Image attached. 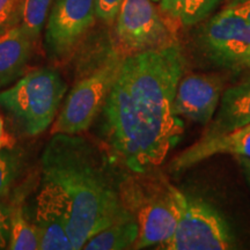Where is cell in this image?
Instances as JSON below:
<instances>
[{
  "instance_id": "obj_22",
  "label": "cell",
  "mask_w": 250,
  "mask_h": 250,
  "mask_svg": "<svg viewBox=\"0 0 250 250\" xmlns=\"http://www.w3.org/2000/svg\"><path fill=\"white\" fill-rule=\"evenodd\" d=\"M12 205L0 201V249H6L11 236Z\"/></svg>"
},
{
  "instance_id": "obj_2",
  "label": "cell",
  "mask_w": 250,
  "mask_h": 250,
  "mask_svg": "<svg viewBox=\"0 0 250 250\" xmlns=\"http://www.w3.org/2000/svg\"><path fill=\"white\" fill-rule=\"evenodd\" d=\"M42 184L66 219L73 250L130 210L86 139L52 134L41 159Z\"/></svg>"
},
{
  "instance_id": "obj_11",
  "label": "cell",
  "mask_w": 250,
  "mask_h": 250,
  "mask_svg": "<svg viewBox=\"0 0 250 250\" xmlns=\"http://www.w3.org/2000/svg\"><path fill=\"white\" fill-rule=\"evenodd\" d=\"M134 218L139 228L134 249L152 246L161 248L173 235L176 226V215L166 193L162 198H149L143 202Z\"/></svg>"
},
{
  "instance_id": "obj_20",
  "label": "cell",
  "mask_w": 250,
  "mask_h": 250,
  "mask_svg": "<svg viewBox=\"0 0 250 250\" xmlns=\"http://www.w3.org/2000/svg\"><path fill=\"white\" fill-rule=\"evenodd\" d=\"M24 0H0V35L22 22Z\"/></svg>"
},
{
  "instance_id": "obj_24",
  "label": "cell",
  "mask_w": 250,
  "mask_h": 250,
  "mask_svg": "<svg viewBox=\"0 0 250 250\" xmlns=\"http://www.w3.org/2000/svg\"><path fill=\"white\" fill-rule=\"evenodd\" d=\"M237 160H239L240 165L242 166L243 170H245V174L248 177L250 182V158H246V156H237Z\"/></svg>"
},
{
  "instance_id": "obj_1",
  "label": "cell",
  "mask_w": 250,
  "mask_h": 250,
  "mask_svg": "<svg viewBox=\"0 0 250 250\" xmlns=\"http://www.w3.org/2000/svg\"><path fill=\"white\" fill-rule=\"evenodd\" d=\"M183 70L176 43L123 58L102 110L111 148L134 173L160 166L183 132L174 112Z\"/></svg>"
},
{
  "instance_id": "obj_4",
  "label": "cell",
  "mask_w": 250,
  "mask_h": 250,
  "mask_svg": "<svg viewBox=\"0 0 250 250\" xmlns=\"http://www.w3.org/2000/svg\"><path fill=\"white\" fill-rule=\"evenodd\" d=\"M176 215L173 235L161 249L167 250H227L235 248L229 225L213 206L190 196L173 186L166 190Z\"/></svg>"
},
{
  "instance_id": "obj_16",
  "label": "cell",
  "mask_w": 250,
  "mask_h": 250,
  "mask_svg": "<svg viewBox=\"0 0 250 250\" xmlns=\"http://www.w3.org/2000/svg\"><path fill=\"white\" fill-rule=\"evenodd\" d=\"M221 0H160L161 13L169 20L189 27L210 15Z\"/></svg>"
},
{
  "instance_id": "obj_23",
  "label": "cell",
  "mask_w": 250,
  "mask_h": 250,
  "mask_svg": "<svg viewBox=\"0 0 250 250\" xmlns=\"http://www.w3.org/2000/svg\"><path fill=\"white\" fill-rule=\"evenodd\" d=\"M15 139L5 129V123L2 117L0 116V151L5 148H13Z\"/></svg>"
},
{
  "instance_id": "obj_21",
  "label": "cell",
  "mask_w": 250,
  "mask_h": 250,
  "mask_svg": "<svg viewBox=\"0 0 250 250\" xmlns=\"http://www.w3.org/2000/svg\"><path fill=\"white\" fill-rule=\"evenodd\" d=\"M123 0H95L96 18L108 26L114 24Z\"/></svg>"
},
{
  "instance_id": "obj_17",
  "label": "cell",
  "mask_w": 250,
  "mask_h": 250,
  "mask_svg": "<svg viewBox=\"0 0 250 250\" xmlns=\"http://www.w3.org/2000/svg\"><path fill=\"white\" fill-rule=\"evenodd\" d=\"M7 248L11 250L40 249V240L35 225L28 220L22 205L19 203L12 205L11 236Z\"/></svg>"
},
{
  "instance_id": "obj_19",
  "label": "cell",
  "mask_w": 250,
  "mask_h": 250,
  "mask_svg": "<svg viewBox=\"0 0 250 250\" xmlns=\"http://www.w3.org/2000/svg\"><path fill=\"white\" fill-rule=\"evenodd\" d=\"M21 167V159L13 148L0 151V201L11 191L12 187L18 179Z\"/></svg>"
},
{
  "instance_id": "obj_12",
  "label": "cell",
  "mask_w": 250,
  "mask_h": 250,
  "mask_svg": "<svg viewBox=\"0 0 250 250\" xmlns=\"http://www.w3.org/2000/svg\"><path fill=\"white\" fill-rule=\"evenodd\" d=\"M36 43L22 23L0 35V88L23 76Z\"/></svg>"
},
{
  "instance_id": "obj_7",
  "label": "cell",
  "mask_w": 250,
  "mask_h": 250,
  "mask_svg": "<svg viewBox=\"0 0 250 250\" xmlns=\"http://www.w3.org/2000/svg\"><path fill=\"white\" fill-rule=\"evenodd\" d=\"M208 56L225 66L245 65L250 55V0H232L203 30Z\"/></svg>"
},
{
  "instance_id": "obj_9",
  "label": "cell",
  "mask_w": 250,
  "mask_h": 250,
  "mask_svg": "<svg viewBox=\"0 0 250 250\" xmlns=\"http://www.w3.org/2000/svg\"><path fill=\"white\" fill-rule=\"evenodd\" d=\"M223 95V81L217 74H189L181 78L174 99V112L196 123L213 118Z\"/></svg>"
},
{
  "instance_id": "obj_8",
  "label": "cell",
  "mask_w": 250,
  "mask_h": 250,
  "mask_svg": "<svg viewBox=\"0 0 250 250\" xmlns=\"http://www.w3.org/2000/svg\"><path fill=\"white\" fill-rule=\"evenodd\" d=\"M95 18V0H55L46 18L44 35L50 61L64 64L73 57Z\"/></svg>"
},
{
  "instance_id": "obj_25",
  "label": "cell",
  "mask_w": 250,
  "mask_h": 250,
  "mask_svg": "<svg viewBox=\"0 0 250 250\" xmlns=\"http://www.w3.org/2000/svg\"><path fill=\"white\" fill-rule=\"evenodd\" d=\"M245 65L246 66H248V67H250V55L248 56V58L246 59V62H245Z\"/></svg>"
},
{
  "instance_id": "obj_3",
  "label": "cell",
  "mask_w": 250,
  "mask_h": 250,
  "mask_svg": "<svg viewBox=\"0 0 250 250\" xmlns=\"http://www.w3.org/2000/svg\"><path fill=\"white\" fill-rule=\"evenodd\" d=\"M66 90L58 71L35 68L0 92V108L21 134L36 137L54 124Z\"/></svg>"
},
{
  "instance_id": "obj_10",
  "label": "cell",
  "mask_w": 250,
  "mask_h": 250,
  "mask_svg": "<svg viewBox=\"0 0 250 250\" xmlns=\"http://www.w3.org/2000/svg\"><path fill=\"white\" fill-rule=\"evenodd\" d=\"M217 154L250 158V124L232 132L208 139H199L171 162V171L179 173Z\"/></svg>"
},
{
  "instance_id": "obj_6",
  "label": "cell",
  "mask_w": 250,
  "mask_h": 250,
  "mask_svg": "<svg viewBox=\"0 0 250 250\" xmlns=\"http://www.w3.org/2000/svg\"><path fill=\"white\" fill-rule=\"evenodd\" d=\"M114 50L122 57L176 43L153 0H123L114 21Z\"/></svg>"
},
{
  "instance_id": "obj_14",
  "label": "cell",
  "mask_w": 250,
  "mask_h": 250,
  "mask_svg": "<svg viewBox=\"0 0 250 250\" xmlns=\"http://www.w3.org/2000/svg\"><path fill=\"white\" fill-rule=\"evenodd\" d=\"M248 124H250V81H246L223 93L215 118L201 139L229 133Z\"/></svg>"
},
{
  "instance_id": "obj_15",
  "label": "cell",
  "mask_w": 250,
  "mask_h": 250,
  "mask_svg": "<svg viewBox=\"0 0 250 250\" xmlns=\"http://www.w3.org/2000/svg\"><path fill=\"white\" fill-rule=\"evenodd\" d=\"M139 228L134 215H126L114 221L90 237L83 247L85 250H123L134 249L138 240Z\"/></svg>"
},
{
  "instance_id": "obj_5",
  "label": "cell",
  "mask_w": 250,
  "mask_h": 250,
  "mask_svg": "<svg viewBox=\"0 0 250 250\" xmlns=\"http://www.w3.org/2000/svg\"><path fill=\"white\" fill-rule=\"evenodd\" d=\"M123 58L114 50L100 66L76 81L51 125V134H80L89 129L117 79Z\"/></svg>"
},
{
  "instance_id": "obj_13",
  "label": "cell",
  "mask_w": 250,
  "mask_h": 250,
  "mask_svg": "<svg viewBox=\"0 0 250 250\" xmlns=\"http://www.w3.org/2000/svg\"><path fill=\"white\" fill-rule=\"evenodd\" d=\"M33 223L39 235L41 250H73L64 212L43 189L36 197Z\"/></svg>"
},
{
  "instance_id": "obj_26",
  "label": "cell",
  "mask_w": 250,
  "mask_h": 250,
  "mask_svg": "<svg viewBox=\"0 0 250 250\" xmlns=\"http://www.w3.org/2000/svg\"><path fill=\"white\" fill-rule=\"evenodd\" d=\"M153 1H155V2H158V1H160V0H153Z\"/></svg>"
},
{
  "instance_id": "obj_18",
  "label": "cell",
  "mask_w": 250,
  "mask_h": 250,
  "mask_svg": "<svg viewBox=\"0 0 250 250\" xmlns=\"http://www.w3.org/2000/svg\"><path fill=\"white\" fill-rule=\"evenodd\" d=\"M55 0H24L22 23L30 35L39 41Z\"/></svg>"
}]
</instances>
